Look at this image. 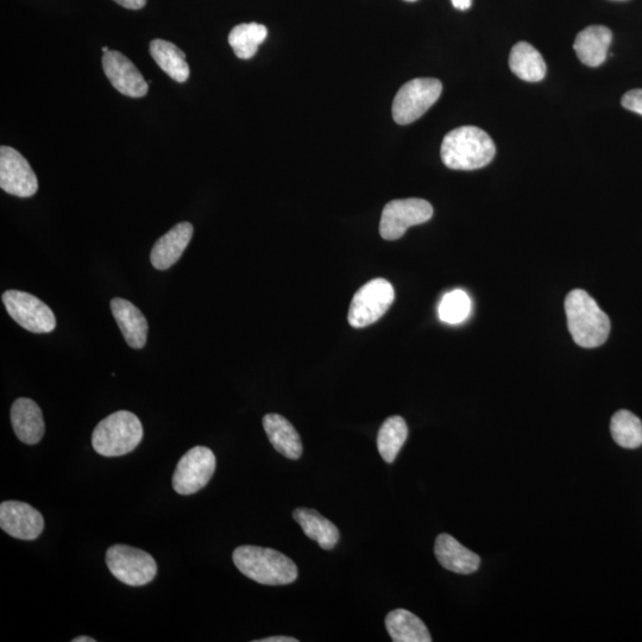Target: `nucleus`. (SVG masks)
Instances as JSON below:
<instances>
[{"label":"nucleus","instance_id":"nucleus-34","mask_svg":"<svg viewBox=\"0 0 642 642\" xmlns=\"http://www.w3.org/2000/svg\"><path fill=\"white\" fill-rule=\"evenodd\" d=\"M405 2L414 3V2H417V0H405Z\"/></svg>","mask_w":642,"mask_h":642},{"label":"nucleus","instance_id":"nucleus-3","mask_svg":"<svg viewBox=\"0 0 642 642\" xmlns=\"http://www.w3.org/2000/svg\"><path fill=\"white\" fill-rule=\"evenodd\" d=\"M236 568L256 583L287 585L297 581L298 566L283 553L267 547L239 546L232 555Z\"/></svg>","mask_w":642,"mask_h":642},{"label":"nucleus","instance_id":"nucleus-25","mask_svg":"<svg viewBox=\"0 0 642 642\" xmlns=\"http://www.w3.org/2000/svg\"><path fill=\"white\" fill-rule=\"evenodd\" d=\"M268 30L258 23H243L231 30L229 43L237 56L242 60L254 58L260 44L267 39Z\"/></svg>","mask_w":642,"mask_h":642},{"label":"nucleus","instance_id":"nucleus-2","mask_svg":"<svg viewBox=\"0 0 642 642\" xmlns=\"http://www.w3.org/2000/svg\"><path fill=\"white\" fill-rule=\"evenodd\" d=\"M565 313L572 338L585 349L599 348L606 343L610 333V320L594 298L575 289L565 299Z\"/></svg>","mask_w":642,"mask_h":642},{"label":"nucleus","instance_id":"nucleus-14","mask_svg":"<svg viewBox=\"0 0 642 642\" xmlns=\"http://www.w3.org/2000/svg\"><path fill=\"white\" fill-rule=\"evenodd\" d=\"M193 232V225L184 222L176 224L166 235H163L151 250L150 261L154 268L167 270L174 266L185 253Z\"/></svg>","mask_w":642,"mask_h":642},{"label":"nucleus","instance_id":"nucleus-28","mask_svg":"<svg viewBox=\"0 0 642 642\" xmlns=\"http://www.w3.org/2000/svg\"><path fill=\"white\" fill-rule=\"evenodd\" d=\"M621 104L626 110L642 116V88L628 91L621 99Z\"/></svg>","mask_w":642,"mask_h":642},{"label":"nucleus","instance_id":"nucleus-12","mask_svg":"<svg viewBox=\"0 0 642 642\" xmlns=\"http://www.w3.org/2000/svg\"><path fill=\"white\" fill-rule=\"evenodd\" d=\"M0 527L20 540H35L44 530L43 515L28 503L6 501L0 505Z\"/></svg>","mask_w":642,"mask_h":642},{"label":"nucleus","instance_id":"nucleus-22","mask_svg":"<svg viewBox=\"0 0 642 642\" xmlns=\"http://www.w3.org/2000/svg\"><path fill=\"white\" fill-rule=\"evenodd\" d=\"M509 67L516 77L528 83H538L545 78L546 64L543 56L532 44L516 43L509 56Z\"/></svg>","mask_w":642,"mask_h":642},{"label":"nucleus","instance_id":"nucleus-30","mask_svg":"<svg viewBox=\"0 0 642 642\" xmlns=\"http://www.w3.org/2000/svg\"><path fill=\"white\" fill-rule=\"evenodd\" d=\"M451 2L457 10L467 11L470 9L472 0H451Z\"/></svg>","mask_w":642,"mask_h":642},{"label":"nucleus","instance_id":"nucleus-15","mask_svg":"<svg viewBox=\"0 0 642 642\" xmlns=\"http://www.w3.org/2000/svg\"><path fill=\"white\" fill-rule=\"evenodd\" d=\"M434 553L444 569L456 574H474L480 568L481 558L459 543L450 534H440L434 545Z\"/></svg>","mask_w":642,"mask_h":642},{"label":"nucleus","instance_id":"nucleus-18","mask_svg":"<svg viewBox=\"0 0 642 642\" xmlns=\"http://www.w3.org/2000/svg\"><path fill=\"white\" fill-rule=\"evenodd\" d=\"M613 34L603 25H591L576 37L574 49L578 59L589 67H599L607 60Z\"/></svg>","mask_w":642,"mask_h":642},{"label":"nucleus","instance_id":"nucleus-33","mask_svg":"<svg viewBox=\"0 0 642 642\" xmlns=\"http://www.w3.org/2000/svg\"><path fill=\"white\" fill-rule=\"evenodd\" d=\"M107 52H109V48L103 47V53H107Z\"/></svg>","mask_w":642,"mask_h":642},{"label":"nucleus","instance_id":"nucleus-4","mask_svg":"<svg viewBox=\"0 0 642 642\" xmlns=\"http://www.w3.org/2000/svg\"><path fill=\"white\" fill-rule=\"evenodd\" d=\"M143 426L134 413L119 411L100 421L92 434L93 449L103 457H122L142 442Z\"/></svg>","mask_w":642,"mask_h":642},{"label":"nucleus","instance_id":"nucleus-9","mask_svg":"<svg viewBox=\"0 0 642 642\" xmlns=\"http://www.w3.org/2000/svg\"><path fill=\"white\" fill-rule=\"evenodd\" d=\"M433 216V207L424 199H399L390 201L383 209L380 234L386 241H396L412 226L428 222Z\"/></svg>","mask_w":642,"mask_h":642},{"label":"nucleus","instance_id":"nucleus-24","mask_svg":"<svg viewBox=\"0 0 642 642\" xmlns=\"http://www.w3.org/2000/svg\"><path fill=\"white\" fill-rule=\"evenodd\" d=\"M408 437V427L404 418L399 415L388 418L377 434V449L388 464H392L398 457L402 446Z\"/></svg>","mask_w":642,"mask_h":642},{"label":"nucleus","instance_id":"nucleus-19","mask_svg":"<svg viewBox=\"0 0 642 642\" xmlns=\"http://www.w3.org/2000/svg\"><path fill=\"white\" fill-rule=\"evenodd\" d=\"M263 427L273 448L288 459H299L302 455L301 438L294 426L280 414H267Z\"/></svg>","mask_w":642,"mask_h":642},{"label":"nucleus","instance_id":"nucleus-11","mask_svg":"<svg viewBox=\"0 0 642 642\" xmlns=\"http://www.w3.org/2000/svg\"><path fill=\"white\" fill-rule=\"evenodd\" d=\"M0 187L6 193L30 198L39 190V181L27 159L14 148H0Z\"/></svg>","mask_w":642,"mask_h":642},{"label":"nucleus","instance_id":"nucleus-8","mask_svg":"<svg viewBox=\"0 0 642 642\" xmlns=\"http://www.w3.org/2000/svg\"><path fill=\"white\" fill-rule=\"evenodd\" d=\"M217 459L205 446H195L181 457L173 476V488L180 495L200 492L211 481Z\"/></svg>","mask_w":642,"mask_h":642},{"label":"nucleus","instance_id":"nucleus-6","mask_svg":"<svg viewBox=\"0 0 642 642\" xmlns=\"http://www.w3.org/2000/svg\"><path fill=\"white\" fill-rule=\"evenodd\" d=\"M395 300L392 283L385 279H375L365 283L352 298L348 313L349 324L355 329H363L379 321Z\"/></svg>","mask_w":642,"mask_h":642},{"label":"nucleus","instance_id":"nucleus-27","mask_svg":"<svg viewBox=\"0 0 642 642\" xmlns=\"http://www.w3.org/2000/svg\"><path fill=\"white\" fill-rule=\"evenodd\" d=\"M471 312L469 295L461 289L445 294L440 301L438 314L443 323L457 325L467 320Z\"/></svg>","mask_w":642,"mask_h":642},{"label":"nucleus","instance_id":"nucleus-23","mask_svg":"<svg viewBox=\"0 0 642 642\" xmlns=\"http://www.w3.org/2000/svg\"><path fill=\"white\" fill-rule=\"evenodd\" d=\"M149 49L157 66L173 80L185 83L190 78L186 54L174 43L157 39L151 41Z\"/></svg>","mask_w":642,"mask_h":642},{"label":"nucleus","instance_id":"nucleus-31","mask_svg":"<svg viewBox=\"0 0 642 642\" xmlns=\"http://www.w3.org/2000/svg\"><path fill=\"white\" fill-rule=\"evenodd\" d=\"M255 642H298V640L291 637H270L266 639L255 640Z\"/></svg>","mask_w":642,"mask_h":642},{"label":"nucleus","instance_id":"nucleus-16","mask_svg":"<svg viewBox=\"0 0 642 642\" xmlns=\"http://www.w3.org/2000/svg\"><path fill=\"white\" fill-rule=\"evenodd\" d=\"M111 311L117 321L125 342L132 349L144 348L148 338V320L132 302L115 298L111 301Z\"/></svg>","mask_w":642,"mask_h":642},{"label":"nucleus","instance_id":"nucleus-5","mask_svg":"<svg viewBox=\"0 0 642 642\" xmlns=\"http://www.w3.org/2000/svg\"><path fill=\"white\" fill-rule=\"evenodd\" d=\"M443 85L437 79L420 78L402 86L393 102L395 123L408 125L418 121L442 96Z\"/></svg>","mask_w":642,"mask_h":642},{"label":"nucleus","instance_id":"nucleus-7","mask_svg":"<svg viewBox=\"0 0 642 642\" xmlns=\"http://www.w3.org/2000/svg\"><path fill=\"white\" fill-rule=\"evenodd\" d=\"M106 565L119 582L143 587L157 575V564L148 552L128 545H113L106 552Z\"/></svg>","mask_w":642,"mask_h":642},{"label":"nucleus","instance_id":"nucleus-26","mask_svg":"<svg viewBox=\"0 0 642 642\" xmlns=\"http://www.w3.org/2000/svg\"><path fill=\"white\" fill-rule=\"evenodd\" d=\"M615 443L625 449H638L642 445V423L632 412L619 411L614 414L610 423Z\"/></svg>","mask_w":642,"mask_h":642},{"label":"nucleus","instance_id":"nucleus-32","mask_svg":"<svg viewBox=\"0 0 642 642\" xmlns=\"http://www.w3.org/2000/svg\"><path fill=\"white\" fill-rule=\"evenodd\" d=\"M73 642H96V640L90 637H79L73 639Z\"/></svg>","mask_w":642,"mask_h":642},{"label":"nucleus","instance_id":"nucleus-10","mask_svg":"<svg viewBox=\"0 0 642 642\" xmlns=\"http://www.w3.org/2000/svg\"><path fill=\"white\" fill-rule=\"evenodd\" d=\"M3 302L10 317L23 329L33 333H50L55 330L54 312L35 295L8 291L3 294Z\"/></svg>","mask_w":642,"mask_h":642},{"label":"nucleus","instance_id":"nucleus-13","mask_svg":"<svg viewBox=\"0 0 642 642\" xmlns=\"http://www.w3.org/2000/svg\"><path fill=\"white\" fill-rule=\"evenodd\" d=\"M103 68L107 79L119 93L130 98L147 96L149 84L127 56L117 50H109L104 53Z\"/></svg>","mask_w":642,"mask_h":642},{"label":"nucleus","instance_id":"nucleus-21","mask_svg":"<svg viewBox=\"0 0 642 642\" xmlns=\"http://www.w3.org/2000/svg\"><path fill=\"white\" fill-rule=\"evenodd\" d=\"M386 627L394 642H431V634L417 615L406 609H395L386 618Z\"/></svg>","mask_w":642,"mask_h":642},{"label":"nucleus","instance_id":"nucleus-29","mask_svg":"<svg viewBox=\"0 0 642 642\" xmlns=\"http://www.w3.org/2000/svg\"><path fill=\"white\" fill-rule=\"evenodd\" d=\"M115 2L130 10H140L147 4V0H115Z\"/></svg>","mask_w":642,"mask_h":642},{"label":"nucleus","instance_id":"nucleus-17","mask_svg":"<svg viewBox=\"0 0 642 642\" xmlns=\"http://www.w3.org/2000/svg\"><path fill=\"white\" fill-rule=\"evenodd\" d=\"M11 424L17 438L27 445L40 443L46 431L41 408L27 398L17 399L12 405Z\"/></svg>","mask_w":642,"mask_h":642},{"label":"nucleus","instance_id":"nucleus-1","mask_svg":"<svg viewBox=\"0 0 642 642\" xmlns=\"http://www.w3.org/2000/svg\"><path fill=\"white\" fill-rule=\"evenodd\" d=\"M496 154L492 137L476 127H461L444 137L440 156L453 171H475L489 165Z\"/></svg>","mask_w":642,"mask_h":642},{"label":"nucleus","instance_id":"nucleus-20","mask_svg":"<svg viewBox=\"0 0 642 642\" xmlns=\"http://www.w3.org/2000/svg\"><path fill=\"white\" fill-rule=\"evenodd\" d=\"M293 518L298 522L302 531L311 540L317 541L321 549L330 551L335 549L341 534L335 524L324 518L314 509L298 508L293 513Z\"/></svg>","mask_w":642,"mask_h":642}]
</instances>
